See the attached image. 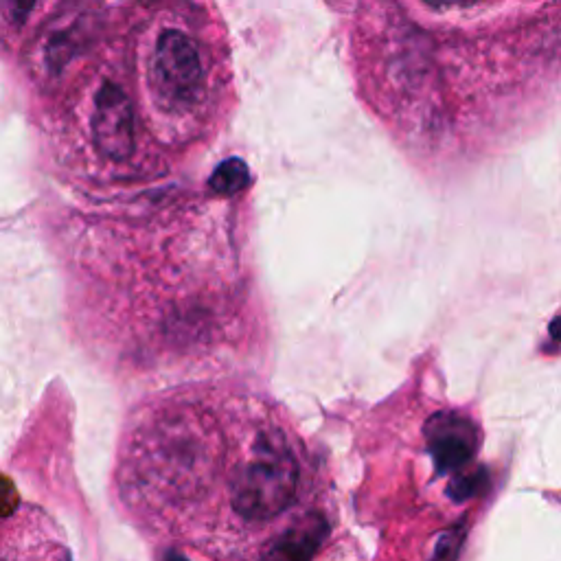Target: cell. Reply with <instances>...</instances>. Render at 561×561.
Listing matches in <instances>:
<instances>
[{
  "mask_svg": "<svg viewBox=\"0 0 561 561\" xmlns=\"http://www.w3.org/2000/svg\"><path fill=\"white\" fill-rule=\"evenodd\" d=\"M485 483H487V472L483 467L467 469V472H461L459 476L452 478V483L448 485V496L454 502L469 500L483 491Z\"/></svg>",
  "mask_w": 561,
  "mask_h": 561,
  "instance_id": "52a82bcc",
  "label": "cell"
},
{
  "mask_svg": "<svg viewBox=\"0 0 561 561\" xmlns=\"http://www.w3.org/2000/svg\"><path fill=\"white\" fill-rule=\"evenodd\" d=\"M299 489V465L279 432H263L231 485L235 511L248 520L277 518Z\"/></svg>",
  "mask_w": 561,
  "mask_h": 561,
  "instance_id": "7a4b0ae2",
  "label": "cell"
},
{
  "mask_svg": "<svg viewBox=\"0 0 561 561\" xmlns=\"http://www.w3.org/2000/svg\"><path fill=\"white\" fill-rule=\"evenodd\" d=\"M93 139L110 160H125L134 150V110L123 90L106 82L97 93L93 110Z\"/></svg>",
  "mask_w": 561,
  "mask_h": 561,
  "instance_id": "3957f363",
  "label": "cell"
},
{
  "mask_svg": "<svg viewBox=\"0 0 561 561\" xmlns=\"http://www.w3.org/2000/svg\"><path fill=\"white\" fill-rule=\"evenodd\" d=\"M351 90L395 150L452 171L561 110V0H327Z\"/></svg>",
  "mask_w": 561,
  "mask_h": 561,
  "instance_id": "6da1fadb",
  "label": "cell"
},
{
  "mask_svg": "<svg viewBox=\"0 0 561 561\" xmlns=\"http://www.w3.org/2000/svg\"><path fill=\"white\" fill-rule=\"evenodd\" d=\"M329 535V522L323 513H307L290 524L277 540H274L263 561H312L318 548L325 544Z\"/></svg>",
  "mask_w": 561,
  "mask_h": 561,
  "instance_id": "5b68a950",
  "label": "cell"
},
{
  "mask_svg": "<svg viewBox=\"0 0 561 561\" xmlns=\"http://www.w3.org/2000/svg\"><path fill=\"white\" fill-rule=\"evenodd\" d=\"M548 331H551V338H553L555 342H561V316L553 320L551 327H548Z\"/></svg>",
  "mask_w": 561,
  "mask_h": 561,
  "instance_id": "30bf717a",
  "label": "cell"
},
{
  "mask_svg": "<svg viewBox=\"0 0 561 561\" xmlns=\"http://www.w3.org/2000/svg\"><path fill=\"white\" fill-rule=\"evenodd\" d=\"M33 5H36V0H0V11H3L7 25L18 29L31 16Z\"/></svg>",
  "mask_w": 561,
  "mask_h": 561,
  "instance_id": "9c48e42d",
  "label": "cell"
},
{
  "mask_svg": "<svg viewBox=\"0 0 561 561\" xmlns=\"http://www.w3.org/2000/svg\"><path fill=\"white\" fill-rule=\"evenodd\" d=\"M426 445L439 474L463 469L478 452L480 432L461 412H437L426 421Z\"/></svg>",
  "mask_w": 561,
  "mask_h": 561,
  "instance_id": "277c9868",
  "label": "cell"
},
{
  "mask_svg": "<svg viewBox=\"0 0 561 561\" xmlns=\"http://www.w3.org/2000/svg\"><path fill=\"white\" fill-rule=\"evenodd\" d=\"M467 529L465 524H456L452 529L443 531L437 546H434V555L430 561H456L461 555V548L465 544Z\"/></svg>",
  "mask_w": 561,
  "mask_h": 561,
  "instance_id": "ba28073f",
  "label": "cell"
},
{
  "mask_svg": "<svg viewBox=\"0 0 561 561\" xmlns=\"http://www.w3.org/2000/svg\"><path fill=\"white\" fill-rule=\"evenodd\" d=\"M250 185V171L242 158H228L213 171L209 187L217 196L231 198Z\"/></svg>",
  "mask_w": 561,
  "mask_h": 561,
  "instance_id": "8992f818",
  "label": "cell"
}]
</instances>
